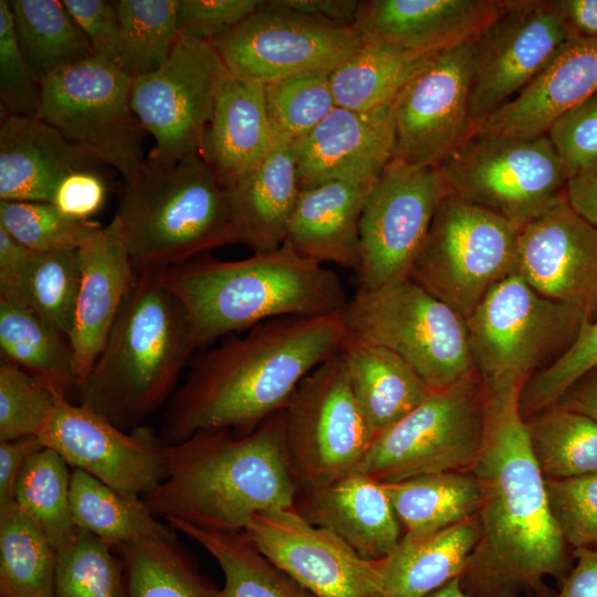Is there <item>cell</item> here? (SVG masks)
<instances>
[{"instance_id": "cell-1", "label": "cell", "mask_w": 597, "mask_h": 597, "mask_svg": "<svg viewBox=\"0 0 597 597\" xmlns=\"http://www.w3.org/2000/svg\"><path fill=\"white\" fill-rule=\"evenodd\" d=\"M519 398L485 399L484 440L471 469L482 493L479 537L459 577L470 597H552L545 578L562 584L570 570Z\"/></svg>"}, {"instance_id": "cell-2", "label": "cell", "mask_w": 597, "mask_h": 597, "mask_svg": "<svg viewBox=\"0 0 597 597\" xmlns=\"http://www.w3.org/2000/svg\"><path fill=\"white\" fill-rule=\"evenodd\" d=\"M347 336L343 312L281 317L250 328L191 363L161 421L165 444L201 430H254L283 409L302 379L336 355Z\"/></svg>"}, {"instance_id": "cell-3", "label": "cell", "mask_w": 597, "mask_h": 597, "mask_svg": "<svg viewBox=\"0 0 597 597\" xmlns=\"http://www.w3.org/2000/svg\"><path fill=\"white\" fill-rule=\"evenodd\" d=\"M165 453L167 475L143 498L157 517L243 531L254 514L294 509L282 409L251 432L201 430Z\"/></svg>"}, {"instance_id": "cell-4", "label": "cell", "mask_w": 597, "mask_h": 597, "mask_svg": "<svg viewBox=\"0 0 597 597\" xmlns=\"http://www.w3.org/2000/svg\"><path fill=\"white\" fill-rule=\"evenodd\" d=\"M182 305L197 347L281 317H320L344 312L339 276L298 255L290 244L237 261L201 254L161 270Z\"/></svg>"}, {"instance_id": "cell-5", "label": "cell", "mask_w": 597, "mask_h": 597, "mask_svg": "<svg viewBox=\"0 0 597 597\" xmlns=\"http://www.w3.org/2000/svg\"><path fill=\"white\" fill-rule=\"evenodd\" d=\"M197 345L161 270L138 271L106 343L78 387L80 402L132 430L169 400Z\"/></svg>"}, {"instance_id": "cell-6", "label": "cell", "mask_w": 597, "mask_h": 597, "mask_svg": "<svg viewBox=\"0 0 597 597\" xmlns=\"http://www.w3.org/2000/svg\"><path fill=\"white\" fill-rule=\"evenodd\" d=\"M115 217L137 271L233 243L226 191L200 155L168 165L146 159L124 179Z\"/></svg>"}, {"instance_id": "cell-7", "label": "cell", "mask_w": 597, "mask_h": 597, "mask_svg": "<svg viewBox=\"0 0 597 597\" xmlns=\"http://www.w3.org/2000/svg\"><path fill=\"white\" fill-rule=\"evenodd\" d=\"M586 318L583 310L538 293L517 272L495 284L464 318L485 399L520 395L572 345Z\"/></svg>"}, {"instance_id": "cell-8", "label": "cell", "mask_w": 597, "mask_h": 597, "mask_svg": "<svg viewBox=\"0 0 597 597\" xmlns=\"http://www.w3.org/2000/svg\"><path fill=\"white\" fill-rule=\"evenodd\" d=\"M343 316L348 335L397 354L431 389L475 373L465 320L409 276L357 289Z\"/></svg>"}, {"instance_id": "cell-9", "label": "cell", "mask_w": 597, "mask_h": 597, "mask_svg": "<svg viewBox=\"0 0 597 597\" xmlns=\"http://www.w3.org/2000/svg\"><path fill=\"white\" fill-rule=\"evenodd\" d=\"M436 169L449 193L519 229L567 199L569 177L547 135L472 134Z\"/></svg>"}, {"instance_id": "cell-10", "label": "cell", "mask_w": 597, "mask_h": 597, "mask_svg": "<svg viewBox=\"0 0 597 597\" xmlns=\"http://www.w3.org/2000/svg\"><path fill=\"white\" fill-rule=\"evenodd\" d=\"M517 227L448 193L409 277L468 317L499 282L517 272Z\"/></svg>"}, {"instance_id": "cell-11", "label": "cell", "mask_w": 597, "mask_h": 597, "mask_svg": "<svg viewBox=\"0 0 597 597\" xmlns=\"http://www.w3.org/2000/svg\"><path fill=\"white\" fill-rule=\"evenodd\" d=\"M486 402L476 371L431 394L378 433L358 471L379 482L471 471L482 449Z\"/></svg>"}, {"instance_id": "cell-12", "label": "cell", "mask_w": 597, "mask_h": 597, "mask_svg": "<svg viewBox=\"0 0 597 597\" xmlns=\"http://www.w3.org/2000/svg\"><path fill=\"white\" fill-rule=\"evenodd\" d=\"M282 412L286 461L298 490L358 471L374 433L342 349L302 379Z\"/></svg>"}, {"instance_id": "cell-13", "label": "cell", "mask_w": 597, "mask_h": 597, "mask_svg": "<svg viewBox=\"0 0 597 597\" xmlns=\"http://www.w3.org/2000/svg\"><path fill=\"white\" fill-rule=\"evenodd\" d=\"M133 78L90 57L41 84L39 117L98 163L132 176L144 163L146 130L130 106Z\"/></svg>"}, {"instance_id": "cell-14", "label": "cell", "mask_w": 597, "mask_h": 597, "mask_svg": "<svg viewBox=\"0 0 597 597\" xmlns=\"http://www.w3.org/2000/svg\"><path fill=\"white\" fill-rule=\"evenodd\" d=\"M212 45L230 74L266 86L303 74H331L363 41L353 27L270 0Z\"/></svg>"}, {"instance_id": "cell-15", "label": "cell", "mask_w": 597, "mask_h": 597, "mask_svg": "<svg viewBox=\"0 0 597 597\" xmlns=\"http://www.w3.org/2000/svg\"><path fill=\"white\" fill-rule=\"evenodd\" d=\"M226 71L211 43L180 36L158 70L133 80L132 109L156 143L148 159L168 165L199 155Z\"/></svg>"}, {"instance_id": "cell-16", "label": "cell", "mask_w": 597, "mask_h": 597, "mask_svg": "<svg viewBox=\"0 0 597 597\" xmlns=\"http://www.w3.org/2000/svg\"><path fill=\"white\" fill-rule=\"evenodd\" d=\"M449 193L436 168L390 161L374 184L360 223L358 289L408 277L434 213Z\"/></svg>"}, {"instance_id": "cell-17", "label": "cell", "mask_w": 597, "mask_h": 597, "mask_svg": "<svg viewBox=\"0 0 597 597\" xmlns=\"http://www.w3.org/2000/svg\"><path fill=\"white\" fill-rule=\"evenodd\" d=\"M574 35L559 0H505L498 18L473 41L471 124L521 92Z\"/></svg>"}, {"instance_id": "cell-18", "label": "cell", "mask_w": 597, "mask_h": 597, "mask_svg": "<svg viewBox=\"0 0 597 597\" xmlns=\"http://www.w3.org/2000/svg\"><path fill=\"white\" fill-rule=\"evenodd\" d=\"M72 469L111 488L144 498L167 475L166 444L151 428L123 430L84 404L57 392L54 407L36 436Z\"/></svg>"}, {"instance_id": "cell-19", "label": "cell", "mask_w": 597, "mask_h": 597, "mask_svg": "<svg viewBox=\"0 0 597 597\" xmlns=\"http://www.w3.org/2000/svg\"><path fill=\"white\" fill-rule=\"evenodd\" d=\"M473 41L434 54L392 103V163L436 168L471 135Z\"/></svg>"}, {"instance_id": "cell-20", "label": "cell", "mask_w": 597, "mask_h": 597, "mask_svg": "<svg viewBox=\"0 0 597 597\" xmlns=\"http://www.w3.org/2000/svg\"><path fill=\"white\" fill-rule=\"evenodd\" d=\"M243 531L263 555L320 597H379L371 561L294 509L254 514Z\"/></svg>"}, {"instance_id": "cell-21", "label": "cell", "mask_w": 597, "mask_h": 597, "mask_svg": "<svg viewBox=\"0 0 597 597\" xmlns=\"http://www.w3.org/2000/svg\"><path fill=\"white\" fill-rule=\"evenodd\" d=\"M517 273L542 295L597 318V226L565 199L524 226Z\"/></svg>"}, {"instance_id": "cell-22", "label": "cell", "mask_w": 597, "mask_h": 597, "mask_svg": "<svg viewBox=\"0 0 597 597\" xmlns=\"http://www.w3.org/2000/svg\"><path fill=\"white\" fill-rule=\"evenodd\" d=\"M392 104L359 112L336 106L314 129L293 140L297 185L376 181L394 157Z\"/></svg>"}, {"instance_id": "cell-23", "label": "cell", "mask_w": 597, "mask_h": 597, "mask_svg": "<svg viewBox=\"0 0 597 597\" xmlns=\"http://www.w3.org/2000/svg\"><path fill=\"white\" fill-rule=\"evenodd\" d=\"M505 0L360 1L353 28L363 43L437 54L474 41Z\"/></svg>"}, {"instance_id": "cell-24", "label": "cell", "mask_w": 597, "mask_h": 597, "mask_svg": "<svg viewBox=\"0 0 597 597\" xmlns=\"http://www.w3.org/2000/svg\"><path fill=\"white\" fill-rule=\"evenodd\" d=\"M597 92V38L574 35L521 92L472 125V134L537 138Z\"/></svg>"}, {"instance_id": "cell-25", "label": "cell", "mask_w": 597, "mask_h": 597, "mask_svg": "<svg viewBox=\"0 0 597 597\" xmlns=\"http://www.w3.org/2000/svg\"><path fill=\"white\" fill-rule=\"evenodd\" d=\"M82 275L69 342L78 387L101 354L138 271L116 217L81 249Z\"/></svg>"}, {"instance_id": "cell-26", "label": "cell", "mask_w": 597, "mask_h": 597, "mask_svg": "<svg viewBox=\"0 0 597 597\" xmlns=\"http://www.w3.org/2000/svg\"><path fill=\"white\" fill-rule=\"evenodd\" d=\"M294 510L338 535L366 561L388 556L404 535L383 483L359 471L297 490Z\"/></svg>"}, {"instance_id": "cell-27", "label": "cell", "mask_w": 597, "mask_h": 597, "mask_svg": "<svg viewBox=\"0 0 597 597\" xmlns=\"http://www.w3.org/2000/svg\"><path fill=\"white\" fill-rule=\"evenodd\" d=\"M275 133L265 86L226 71L199 155L226 189L253 170L273 147Z\"/></svg>"}, {"instance_id": "cell-28", "label": "cell", "mask_w": 597, "mask_h": 597, "mask_svg": "<svg viewBox=\"0 0 597 597\" xmlns=\"http://www.w3.org/2000/svg\"><path fill=\"white\" fill-rule=\"evenodd\" d=\"M2 114L0 200L52 202L65 176L100 164L40 117Z\"/></svg>"}, {"instance_id": "cell-29", "label": "cell", "mask_w": 597, "mask_h": 597, "mask_svg": "<svg viewBox=\"0 0 597 597\" xmlns=\"http://www.w3.org/2000/svg\"><path fill=\"white\" fill-rule=\"evenodd\" d=\"M224 191L233 243L253 253L279 249L300 193L293 140L277 136L264 159Z\"/></svg>"}, {"instance_id": "cell-30", "label": "cell", "mask_w": 597, "mask_h": 597, "mask_svg": "<svg viewBox=\"0 0 597 597\" xmlns=\"http://www.w3.org/2000/svg\"><path fill=\"white\" fill-rule=\"evenodd\" d=\"M375 182L333 180L300 190L284 242L310 261L357 271L359 223Z\"/></svg>"}, {"instance_id": "cell-31", "label": "cell", "mask_w": 597, "mask_h": 597, "mask_svg": "<svg viewBox=\"0 0 597 597\" xmlns=\"http://www.w3.org/2000/svg\"><path fill=\"white\" fill-rule=\"evenodd\" d=\"M478 537L476 515L429 535L404 534L388 556L371 562L379 597H426L459 578Z\"/></svg>"}, {"instance_id": "cell-32", "label": "cell", "mask_w": 597, "mask_h": 597, "mask_svg": "<svg viewBox=\"0 0 597 597\" xmlns=\"http://www.w3.org/2000/svg\"><path fill=\"white\" fill-rule=\"evenodd\" d=\"M342 353L355 398L374 438L433 390L407 362L385 347L347 334Z\"/></svg>"}, {"instance_id": "cell-33", "label": "cell", "mask_w": 597, "mask_h": 597, "mask_svg": "<svg viewBox=\"0 0 597 597\" xmlns=\"http://www.w3.org/2000/svg\"><path fill=\"white\" fill-rule=\"evenodd\" d=\"M167 524L201 545L223 575L219 597H320L263 555L244 531H223L169 519Z\"/></svg>"}, {"instance_id": "cell-34", "label": "cell", "mask_w": 597, "mask_h": 597, "mask_svg": "<svg viewBox=\"0 0 597 597\" xmlns=\"http://www.w3.org/2000/svg\"><path fill=\"white\" fill-rule=\"evenodd\" d=\"M383 485L404 534L411 536L429 535L475 516L482 498L472 471L429 473Z\"/></svg>"}, {"instance_id": "cell-35", "label": "cell", "mask_w": 597, "mask_h": 597, "mask_svg": "<svg viewBox=\"0 0 597 597\" xmlns=\"http://www.w3.org/2000/svg\"><path fill=\"white\" fill-rule=\"evenodd\" d=\"M70 505L77 530L113 548L172 536L175 530L157 520L143 498L119 492L84 471L72 469Z\"/></svg>"}, {"instance_id": "cell-36", "label": "cell", "mask_w": 597, "mask_h": 597, "mask_svg": "<svg viewBox=\"0 0 597 597\" xmlns=\"http://www.w3.org/2000/svg\"><path fill=\"white\" fill-rule=\"evenodd\" d=\"M8 4L20 52L39 84L94 56L63 1L10 0Z\"/></svg>"}, {"instance_id": "cell-37", "label": "cell", "mask_w": 597, "mask_h": 597, "mask_svg": "<svg viewBox=\"0 0 597 597\" xmlns=\"http://www.w3.org/2000/svg\"><path fill=\"white\" fill-rule=\"evenodd\" d=\"M433 55L386 44L363 43L329 74L336 105L359 112L391 105Z\"/></svg>"}, {"instance_id": "cell-38", "label": "cell", "mask_w": 597, "mask_h": 597, "mask_svg": "<svg viewBox=\"0 0 597 597\" xmlns=\"http://www.w3.org/2000/svg\"><path fill=\"white\" fill-rule=\"evenodd\" d=\"M0 353L66 396L78 389L69 339L24 304L0 298Z\"/></svg>"}, {"instance_id": "cell-39", "label": "cell", "mask_w": 597, "mask_h": 597, "mask_svg": "<svg viewBox=\"0 0 597 597\" xmlns=\"http://www.w3.org/2000/svg\"><path fill=\"white\" fill-rule=\"evenodd\" d=\"M123 559L128 597H219L177 536L155 537L116 549Z\"/></svg>"}, {"instance_id": "cell-40", "label": "cell", "mask_w": 597, "mask_h": 597, "mask_svg": "<svg viewBox=\"0 0 597 597\" xmlns=\"http://www.w3.org/2000/svg\"><path fill=\"white\" fill-rule=\"evenodd\" d=\"M530 446L543 475L567 479L597 473V422L552 406L524 420Z\"/></svg>"}, {"instance_id": "cell-41", "label": "cell", "mask_w": 597, "mask_h": 597, "mask_svg": "<svg viewBox=\"0 0 597 597\" xmlns=\"http://www.w3.org/2000/svg\"><path fill=\"white\" fill-rule=\"evenodd\" d=\"M55 562L53 545L15 505L0 514V597H54Z\"/></svg>"}, {"instance_id": "cell-42", "label": "cell", "mask_w": 597, "mask_h": 597, "mask_svg": "<svg viewBox=\"0 0 597 597\" xmlns=\"http://www.w3.org/2000/svg\"><path fill=\"white\" fill-rule=\"evenodd\" d=\"M71 473L57 452L42 447L29 457L15 485V506L40 527L55 551L77 530L70 505Z\"/></svg>"}, {"instance_id": "cell-43", "label": "cell", "mask_w": 597, "mask_h": 597, "mask_svg": "<svg viewBox=\"0 0 597 597\" xmlns=\"http://www.w3.org/2000/svg\"><path fill=\"white\" fill-rule=\"evenodd\" d=\"M114 2L122 36L118 67L133 80L155 72L167 61L180 38V0Z\"/></svg>"}, {"instance_id": "cell-44", "label": "cell", "mask_w": 597, "mask_h": 597, "mask_svg": "<svg viewBox=\"0 0 597 597\" xmlns=\"http://www.w3.org/2000/svg\"><path fill=\"white\" fill-rule=\"evenodd\" d=\"M113 549L76 530L56 549L54 597H128L125 566Z\"/></svg>"}, {"instance_id": "cell-45", "label": "cell", "mask_w": 597, "mask_h": 597, "mask_svg": "<svg viewBox=\"0 0 597 597\" xmlns=\"http://www.w3.org/2000/svg\"><path fill=\"white\" fill-rule=\"evenodd\" d=\"M82 275L80 250L35 252L27 282V304L69 339Z\"/></svg>"}, {"instance_id": "cell-46", "label": "cell", "mask_w": 597, "mask_h": 597, "mask_svg": "<svg viewBox=\"0 0 597 597\" xmlns=\"http://www.w3.org/2000/svg\"><path fill=\"white\" fill-rule=\"evenodd\" d=\"M0 226L34 252L80 250L102 228L93 219H77L51 202L0 200Z\"/></svg>"}, {"instance_id": "cell-47", "label": "cell", "mask_w": 597, "mask_h": 597, "mask_svg": "<svg viewBox=\"0 0 597 597\" xmlns=\"http://www.w3.org/2000/svg\"><path fill=\"white\" fill-rule=\"evenodd\" d=\"M265 98L275 133L292 140L307 135L337 106L326 73L297 75L266 85Z\"/></svg>"}, {"instance_id": "cell-48", "label": "cell", "mask_w": 597, "mask_h": 597, "mask_svg": "<svg viewBox=\"0 0 597 597\" xmlns=\"http://www.w3.org/2000/svg\"><path fill=\"white\" fill-rule=\"evenodd\" d=\"M61 392L19 365L0 362V441L38 436Z\"/></svg>"}, {"instance_id": "cell-49", "label": "cell", "mask_w": 597, "mask_h": 597, "mask_svg": "<svg viewBox=\"0 0 597 597\" xmlns=\"http://www.w3.org/2000/svg\"><path fill=\"white\" fill-rule=\"evenodd\" d=\"M597 366V318H586L572 345L522 388L519 408L525 420L554 406L567 388Z\"/></svg>"}, {"instance_id": "cell-50", "label": "cell", "mask_w": 597, "mask_h": 597, "mask_svg": "<svg viewBox=\"0 0 597 597\" xmlns=\"http://www.w3.org/2000/svg\"><path fill=\"white\" fill-rule=\"evenodd\" d=\"M545 488L552 515L567 546L597 548V473L545 478Z\"/></svg>"}, {"instance_id": "cell-51", "label": "cell", "mask_w": 597, "mask_h": 597, "mask_svg": "<svg viewBox=\"0 0 597 597\" xmlns=\"http://www.w3.org/2000/svg\"><path fill=\"white\" fill-rule=\"evenodd\" d=\"M0 101L2 113L39 117L41 84L22 57L7 0H0Z\"/></svg>"}, {"instance_id": "cell-52", "label": "cell", "mask_w": 597, "mask_h": 597, "mask_svg": "<svg viewBox=\"0 0 597 597\" xmlns=\"http://www.w3.org/2000/svg\"><path fill=\"white\" fill-rule=\"evenodd\" d=\"M547 136L559 154L568 177L597 161V92L558 118Z\"/></svg>"}, {"instance_id": "cell-53", "label": "cell", "mask_w": 597, "mask_h": 597, "mask_svg": "<svg viewBox=\"0 0 597 597\" xmlns=\"http://www.w3.org/2000/svg\"><path fill=\"white\" fill-rule=\"evenodd\" d=\"M261 0H180V36L213 43L251 15Z\"/></svg>"}, {"instance_id": "cell-54", "label": "cell", "mask_w": 597, "mask_h": 597, "mask_svg": "<svg viewBox=\"0 0 597 597\" xmlns=\"http://www.w3.org/2000/svg\"><path fill=\"white\" fill-rule=\"evenodd\" d=\"M63 3L87 39L94 57L118 66L122 36L115 2L63 0Z\"/></svg>"}, {"instance_id": "cell-55", "label": "cell", "mask_w": 597, "mask_h": 597, "mask_svg": "<svg viewBox=\"0 0 597 597\" xmlns=\"http://www.w3.org/2000/svg\"><path fill=\"white\" fill-rule=\"evenodd\" d=\"M106 193V182L95 169H80L59 182L51 203L70 217L92 219L104 206Z\"/></svg>"}, {"instance_id": "cell-56", "label": "cell", "mask_w": 597, "mask_h": 597, "mask_svg": "<svg viewBox=\"0 0 597 597\" xmlns=\"http://www.w3.org/2000/svg\"><path fill=\"white\" fill-rule=\"evenodd\" d=\"M35 252L0 226V298L27 304V282Z\"/></svg>"}, {"instance_id": "cell-57", "label": "cell", "mask_w": 597, "mask_h": 597, "mask_svg": "<svg viewBox=\"0 0 597 597\" xmlns=\"http://www.w3.org/2000/svg\"><path fill=\"white\" fill-rule=\"evenodd\" d=\"M44 447L36 436L0 441V514L12 509L19 475L30 455Z\"/></svg>"}, {"instance_id": "cell-58", "label": "cell", "mask_w": 597, "mask_h": 597, "mask_svg": "<svg viewBox=\"0 0 597 597\" xmlns=\"http://www.w3.org/2000/svg\"><path fill=\"white\" fill-rule=\"evenodd\" d=\"M575 566L552 597H597V548H575Z\"/></svg>"}, {"instance_id": "cell-59", "label": "cell", "mask_w": 597, "mask_h": 597, "mask_svg": "<svg viewBox=\"0 0 597 597\" xmlns=\"http://www.w3.org/2000/svg\"><path fill=\"white\" fill-rule=\"evenodd\" d=\"M280 6L335 23L353 27L360 6L358 0H275Z\"/></svg>"}, {"instance_id": "cell-60", "label": "cell", "mask_w": 597, "mask_h": 597, "mask_svg": "<svg viewBox=\"0 0 597 597\" xmlns=\"http://www.w3.org/2000/svg\"><path fill=\"white\" fill-rule=\"evenodd\" d=\"M567 200L578 214L597 226V161L569 178Z\"/></svg>"}, {"instance_id": "cell-61", "label": "cell", "mask_w": 597, "mask_h": 597, "mask_svg": "<svg viewBox=\"0 0 597 597\" xmlns=\"http://www.w3.org/2000/svg\"><path fill=\"white\" fill-rule=\"evenodd\" d=\"M554 406L579 412L597 422V366L574 381Z\"/></svg>"}, {"instance_id": "cell-62", "label": "cell", "mask_w": 597, "mask_h": 597, "mask_svg": "<svg viewBox=\"0 0 597 597\" xmlns=\"http://www.w3.org/2000/svg\"><path fill=\"white\" fill-rule=\"evenodd\" d=\"M559 4L575 35L597 38V0H559Z\"/></svg>"}, {"instance_id": "cell-63", "label": "cell", "mask_w": 597, "mask_h": 597, "mask_svg": "<svg viewBox=\"0 0 597 597\" xmlns=\"http://www.w3.org/2000/svg\"><path fill=\"white\" fill-rule=\"evenodd\" d=\"M426 597H470L461 587L459 578H455Z\"/></svg>"}, {"instance_id": "cell-64", "label": "cell", "mask_w": 597, "mask_h": 597, "mask_svg": "<svg viewBox=\"0 0 597 597\" xmlns=\"http://www.w3.org/2000/svg\"><path fill=\"white\" fill-rule=\"evenodd\" d=\"M524 597H535V596H532V595H526V596H524Z\"/></svg>"}]
</instances>
